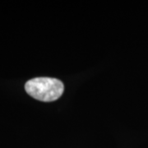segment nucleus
Wrapping results in <instances>:
<instances>
[{
  "instance_id": "f257e3e1",
  "label": "nucleus",
  "mask_w": 148,
  "mask_h": 148,
  "mask_svg": "<svg viewBox=\"0 0 148 148\" xmlns=\"http://www.w3.org/2000/svg\"><path fill=\"white\" fill-rule=\"evenodd\" d=\"M64 89L63 82L52 77H36L25 84V90L28 95L44 102L58 100L63 94Z\"/></svg>"
}]
</instances>
